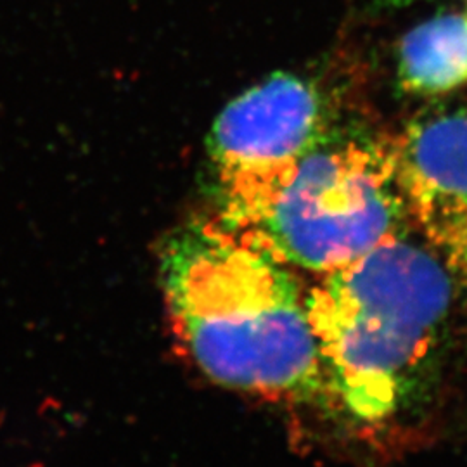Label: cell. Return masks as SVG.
I'll return each instance as SVG.
<instances>
[{"label": "cell", "mask_w": 467, "mask_h": 467, "mask_svg": "<svg viewBox=\"0 0 467 467\" xmlns=\"http://www.w3.org/2000/svg\"><path fill=\"white\" fill-rule=\"evenodd\" d=\"M459 300L451 270L403 233L324 274L306 316L324 381L353 418L386 422L426 395Z\"/></svg>", "instance_id": "obj_1"}, {"label": "cell", "mask_w": 467, "mask_h": 467, "mask_svg": "<svg viewBox=\"0 0 467 467\" xmlns=\"http://www.w3.org/2000/svg\"><path fill=\"white\" fill-rule=\"evenodd\" d=\"M279 258L223 220L170 237L161 281L173 331L210 378L265 397L324 383L300 285Z\"/></svg>", "instance_id": "obj_2"}, {"label": "cell", "mask_w": 467, "mask_h": 467, "mask_svg": "<svg viewBox=\"0 0 467 467\" xmlns=\"http://www.w3.org/2000/svg\"><path fill=\"white\" fill-rule=\"evenodd\" d=\"M405 220L389 144L327 137L225 223L285 265L326 274L403 233Z\"/></svg>", "instance_id": "obj_3"}, {"label": "cell", "mask_w": 467, "mask_h": 467, "mask_svg": "<svg viewBox=\"0 0 467 467\" xmlns=\"http://www.w3.org/2000/svg\"><path fill=\"white\" fill-rule=\"evenodd\" d=\"M326 139L322 96L298 77L275 75L233 100L212 130L218 218L243 215Z\"/></svg>", "instance_id": "obj_4"}, {"label": "cell", "mask_w": 467, "mask_h": 467, "mask_svg": "<svg viewBox=\"0 0 467 467\" xmlns=\"http://www.w3.org/2000/svg\"><path fill=\"white\" fill-rule=\"evenodd\" d=\"M407 218L467 298V113L410 123L389 144Z\"/></svg>", "instance_id": "obj_5"}, {"label": "cell", "mask_w": 467, "mask_h": 467, "mask_svg": "<svg viewBox=\"0 0 467 467\" xmlns=\"http://www.w3.org/2000/svg\"><path fill=\"white\" fill-rule=\"evenodd\" d=\"M399 80L416 94L447 92L467 82V13L434 17L403 36Z\"/></svg>", "instance_id": "obj_6"}, {"label": "cell", "mask_w": 467, "mask_h": 467, "mask_svg": "<svg viewBox=\"0 0 467 467\" xmlns=\"http://www.w3.org/2000/svg\"><path fill=\"white\" fill-rule=\"evenodd\" d=\"M374 2L383 7H405V5H410L419 0H374Z\"/></svg>", "instance_id": "obj_7"}]
</instances>
